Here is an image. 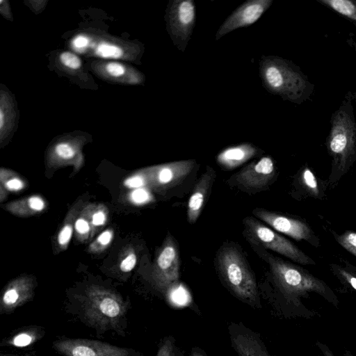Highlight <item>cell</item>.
I'll use <instances>...</instances> for the list:
<instances>
[{"label":"cell","mask_w":356,"mask_h":356,"mask_svg":"<svg viewBox=\"0 0 356 356\" xmlns=\"http://www.w3.org/2000/svg\"><path fill=\"white\" fill-rule=\"evenodd\" d=\"M353 95L348 91L339 107L332 113L330 130L326 139L332 159V173L340 177L356 161V122Z\"/></svg>","instance_id":"6da1fadb"},{"label":"cell","mask_w":356,"mask_h":356,"mask_svg":"<svg viewBox=\"0 0 356 356\" xmlns=\"http://www.w3.org/2000/svg\"><path fill=\"white\" fill-rule=\"evenodd\" d=\"M260 72L264 86L269 92L299 104L311 99L314 84L291 62L279 57H266L261 62Z\"/></svg>","instance_id":"7a4b0ae2"},{"label":"cell","mask_w":356,"mask_h":356,"mask_svg":"<svg viewBox=\"0 0 356 356\" xmlns=\"http://www.w3.org/2000/svg\"><path fill=\"white\" fill-rule=\"evenodd\" d=\"M220 276L240 300L258 305L259 297L254 275L243 254L234 246L222 247L216 257Z\"/></svg>","instance_id":"3957f363"},{"label":"cell","mask_w":356,"mask_h":356,"mask_svg":"<svg viewBox=\"0 0 356 356\" xmlns=\"http://www.w3.org/2000/svg\"><path fill=\"white\" fill-rule=\"evenodd\" d=\"M268 261L277 286L286 296L296 298L316 292L336 304L335 296L324 282L304 269L273 256H270Z\"/></svg>","instance_id":"277c9868"},{"label":"cell","mask_w":356,"mask_h":356,"mask_svg":"<svg viewBox=\"0 0 356 356\" xmlns=\"http://www.w3.org/2000/svg\"><path fill=\"white\" fill-rule=\"evenodd\" d=\"M250 238L267 249L273 250L293 261L307 265L314 261L290 241L264 225L256 218L248 216L243 220Z\"/></svg>","instance_id":"5b68a950"},{"label":"cell","mask_w":356,"mask_h":356,"mask_svg":"<svg viewBox=\"0 0 356 356\" xmlns=\"http://www.w3.org/2000/svg\"><path fill=\"white\" fill-rule=\"evenodd\" d=\"M90 322L98 325H115L124 316L126 309L123 302L111 294H92L83 309Z\"/></svg>","instance_id":"8992f818"},{"label":"cell","mask_w":356,"mask_h":356,"mask_svg":"<svg viewBox=\"0 0 356 356\" xmlns=\"http://www.w3.org/2000/svg\"><path fill=\"white\" fill-rule=\"evenodd\" d=\"M54 348L63 356H129L127 348L96 340L65 339L54 342Z\"/></svg>","instance_id":"52a82bcc"},{"label":"cell","mask_w":356,"mask_h":356,"mask_svg":"<svg viewBox=\"0 0 356 356\" xmlns=\"http://www.w3.org/2000/svg\"><path fill=\"white\" fill-rule=\"evenodd\" d=\"M180 261L178 247L172 236H168L156 261V279L159 286L168 289L178 282Z\"/></svg>","instance_id":"ba28073f"},{"label":"cell","mask_w":356,"mask_h":356,"mask_svg":"<svg viewBox=\"0 0 356 356\" xmlns=\"http://www.w3.org/2000/svg\"><path fill=\"white\" fill-rule=\"evenodd\" d=\"M253 213L274 229L296 240H305L309 243L314 241L312 230L302 221L258 208L253 211Z\"/></svg>","instance_id":"9c48e42d"},{"label":"cell","mask_w":356,"mask_h":356,"mask_svg":"<svg viewBox=\"0 0 356 356\" xmlns=\"http://www.w3.org/2000/svg\"><path fill=\"white\" fill-rule=\"evenodd\" d=\"M272 2V0H252L244 3L220 26L216 39L218 40L236 29L254 23L270 7Z\"/></svg>","instance_id":"30bf717a"},{"label":"cell","mask_w":356,"mask_h":356,"mask_svg":"<svg viewBox=\"0 0 356 356\" xmlns=\"http://www.w3.org/2000/svg\"><path fill=\"white\" fill-rule=\"evenodd\" d=\"M194 165V160L165 163L149 169L148 177L155 188L165 190L178 184L191 172Z\"/></svg>","instance_id":"8fae6325"},{"label":"cell","mask_w":356,"mask_h":356,"mask_svg":"<svg viewBox=\"0 0 356 356\" xmlns=\"http://www.w3.org/2000/svg\"><path fill=\"white\" fill-rule=\"evenodd\" d=\"M275 173L273 160L269 156H264L242 168L236 175V179L243 187L256 190L264 188L274 177Z\"/></svg>","instance_id":"7c38bea8"},{"label":"cell","mask_w":356,"mask_h":356,"mask_svg":"<svg viewBox=\"0 0 356 356\" xmlns=\"http://www.w3.org/2000/svg\"><path fill=\"white\" fill-rule=\"evenodd\" d=\"M195 21V6L191 0L176 1L169 13L170 33L173 38L186 41L192 32Z\"/></svg>","instance_id":"4fadbf2b"},{"label":"cell","mask_w":356,"mask_h":356,"mask_svg":"<svg viewBox=\"0 0 356 356\" xmlns=\"http://www.w3.org/2000/svg\"><path fill=\"white\" fill-rule=\"evenodd\" d=\"M214 177V170L207 166L206 172L202 175L196 184L188 202L187 220L190 224L195 223L198 219Z\"/></svg>","instance_id":"5bb4252c"},{"label":"cell","mask_w":356,"mask_h":356,"mask_svg":"<svg viewBox=\"0 0 356 356\" xmlns=\"http://www.w3.org/2000/svg\"><path fill=\"white\" fill-rule=\"evenodd\" d=\"M257 152L250 144H243L224 149L217 156V161L227 170L234 169L245 163Z\"/></svg>","instance_id":"9a60e30c"},{"label":"cell","mask_w":356,"mask_h":356,"mask_svg":"<svg viewBox=\"0 0 356 356\" xmlns=\"http://www.w3.org/2000/svg\"><path fill=\"white\" fill-rule=\"evenodd\" d=\"M232 346L239 356H270L260 340L248 332L232 335Z\"/></svg>","instance_id":"2e32d148"},{"label":"cell","mask_w":356,"mask_h":356,"mask_svg":"<svg viewBox=\"0 0 356 356\" xmlns=\"http://www.w3.org/2000/svg\"><path fill=\"white\" fill-rule=\"evenodd\" d=\"M31 293L28 284L19 282L8 287L1 301V311L11 312L29 299Z\"/></svg>","instance_id":"e0dca14e"},{"label":"cell","mask_w":356,"mask_h":356,"mask_svg":"<svg viewBox=\"0 0 356 356\" xmlns=\"http://www.w3.org/2000/svg\"><path fill=\"white\" fill-rule=\"evenodd\" d=\"M321 4L330 8L341 15L356 24L355 0H317Z\"/></svg>","instance_id":"ac0fdd59"},{"label":"cell","mask_w":356,"mask_h":356,"mask_svg":"<svg viewBox=\"0 0 356 356\" xmlns=\"http://www.w3.org/2000/svg\"><path fill=\"white\" fill-rule=\"evenodd\" d=\"M123 54L121 47L108 42H101L95 48V54L103 58H120Z\"/></svg>","instance_id":"d6986e66"},{"label":"cell","mask_w":356,"mask_h":356,"mask_svg":"<svg viewBox=\"0 0 356 356\" xmlns=\"http://www.w3.org/2000/svg\"><path fill=\"white\" fill-rule=\"evenodd\" d=\"M338 243L348 252L356 256V232L346 231L337 236Z\"/></svg>","instance_id":"ffe728a7"},{"label":"cell","mask_w":356,"mask_h":356,"mask_svg":"<svg viewBox=\"0 0 356 356\" xmlns=\"http://www.w3.org/2000/svg\"><path fill=\"white\" fill-rule=\"evenodd\" d=\"M60 63L66 67L71 70H78L82 65L80 58L71 51H63L59 56Z\"/></svg>","instance_id":"44dd1931"},{"label":"cell","mask_w":356,"mask_h":356,"mask_svg":"<svg viewBox=\"0 0 356 356\" xmlns=\"http://www.w3.org/2000/svg\"><path fill=\"white\" fill-rule=\"evenodd\" d=\"M156 356H179V351L172 337H168L163 341Z\"/></svg>","instance_id":"7402d4cb"},{"label":"cell","mask_w":356,"mask_h":356,"mask_svg":"<svg viewBox=\"0 0 356 356\" xmlns=\"http://www.w3.org/2000/svg\"><path fill=\"white\" fill-rule=\"evenodd\" d=\"M36 337L32 332H23L16 334L11 341V344L17 347H25L35 341Z\"/></svg>","instance_id":"603a6c76"},{"label":"cell","mask_w":356,"mask_h":356,"mask_svg":"<svg viewBox=\"0 0 356 356\" xmlns=\"http://www.w3.org/2000/svg\"><path fill=\"white\" fill-rule=\"evenodd\" d=\"M302 177L304 185L316 195L318 193V184L313 172L309 168H305L302 172Z\"/></svg>","instance_id":"cb8c5ba5"},{"label":"cell","mask_w":356,"mask_h":356,"mask_svg":"<svg viewBox=\"0 0 356 356\" xmlns=\"http://www.w3.org/2000/svg\"><path fill=\"white\" fill-rule=\"evenodd\" d=\"M55 153L63 159H70L75 155V149L67 143H60L56 145Z\"/></svg>","instance_id":"d4e9b609"},{"label":"cell","mask_w":356,"mask_h":356,"mask_svg":"<svg viewBox=\"0 0 356 356\" xmlns=\"http://www.w3.org/2000/svg\"><path fill=\"white\" fill-rule=\"evenodd\" d=\"M106 73L114 78L122 76L126 72L125 67L118 62H108L105 65Z\"/></svg>","instance_id":"484cf974"},{"label":"cell","mask_w":356,"mask_h":356,"mask_svg":"<svg viewBox=\"0 0 356 356\" xmlns=\"http://www.w3.org/2000/svg\"><path fill=\"white\" fill-rule=\"evenodd\" d=\"M72 44L76 51L82 52L89 47L90 39L84 34H79L72 39Z\"/></svg>","instance_id":"4316f807"},{"label":"cell","mask_w":356,"mask_h":356,"mask_svg":"<svg viewBox=\"0 0 356 356\" xmlns=\"http://www.w3.org/2000/svg\"><path fill=\"white\" fill-rule=\"evenodd\" d=\"M72 235V227L70 225H65L58 235V242L60 245L68 244Z\"/></svg>","instance_id":"83f0119b"},{"label":"cell","mask_w":356,"mask_h":356,"mask_svg":"<svg viewBox=\"0 0 356 356\" xmlns=\"http://www.w3.org/2000/svg\"><path fill=\"white\" fill-rule=\"evenodd\" d=\"M136 260L137 258L134 253L129 254L121 261L120 270L124 273L131 271L135 267Z\"/></svg>","instance_id":"f1b7e54d"},{"label":"cell","mask_w":356,"mask_h":356,"mask_svg":"<svg viewBox=\"0 0 356 356\" xmlns=\"http://www.w3.org/2000/svg\"><path fill=\"white\" fill-rule=\"evenodd\" d=\"M130 199L136 204L144 203L148 200L149 194L143 188H137L131 193Z\"/></svg>","instance_id":"f546056e"},{"label":"cell","mask_w":356,"mask_h":356,"mask_svg":"<svg viewBox=\"0 0 356 356\" xmlns=\"http://www.w3.org/2000/svg\"><path fill=\"white\" fill-rule=\"evenodd\" d=\"M145 184V178L140 175L132 176L124 181V185L129 188H139Z\"/></svg>","instance_id":"4dcf8cb0"},{"label":"cell","mask_w":356,"mask_h":356,"mask_svg":"<svg viewBox=\"0 0 356 356\" xmlns=\"http://www.w3.org/2000/svg\"><path fill=\"white\" fill-rule=\"evenodd\" d=\"M29 204L31 209L35 211H40L44 208L43 200L38 196L31 197L29 200Z\"/></svg>","instance_id":"1f68e13d"},{"label":"cell","mask_w":356,"mask_h":356,"mask_svg":"<svg viewBox=\"0 0 356 356\" xmlns=\"http://www.w3.org/2000/svg\"><path fill=\"white\" fill-rule=\"evenodd\" d=\"M75 229L80 234H87L90 230L88 222L83 218H79L75 222Z\"/></svg>","instance_id":"d6a6232c"},{"label":"cell","mask_w":356,"mask_h":356,"mask_svg":"<svg viewBox=\"0 0 356 356\" xmlns=\"http://www.w3.org/2000/svg\"><path fill=\"white\" fill-rule=\"evenodd\" d=\"M6 186L10 191H17L24 188V184L20 179L14 178L8 180Z\"/></svg>","instance_id":"836d02e7"},{"label":"cell","mask_w":356,"mask_h":356,"mask_svg":"<svg viewBox=\"0 0 356 356\" xmlns=\"http://www.w3.org/2000/svg\"><path fill=\"white\" fill-rule=\"evenodd\" d=\"M339 272L344 280L355 289L356 290V276L352 273L346 271L343 269H339Z\"/></svg>","instance_id":"e575fe53"},{"label":"cell","mask_w":356,"mask_h":356,"mask_svg":"<svg viewBox=\"0 0 356 356\" xmlns=\"http://www.w3.org/2000/svg\"><path fill=\"white\" fill-rule=\"evenodd\" d=\"M113 238L112 232L109 230H106L103 232L97 238V242L100 243L102 245H107L110 243L111 241Z\"/></svg>","instance_id":"d590c367"},{"label":"cell","mask_w":356,"mask_h":356,"mask_svg":"<svg viewBox=\"0 0 356 356\" xmlns=\"http://www.w3.org/2000/svg\"><path fill=\"white\" fill-rule=\"evenodd\" d=\"M106 217L102 211L95 212L92 218V222L94 225L99 226L104 224Z\"/></svg>","instance_id":"8d00e7d4"},{"label":"cell","mask_w":356,"mask_h":356,"mask_svg":"<svg viewBox=\"0 0 356 356\" xmlns=\"http://www.w3.org/2000/svg\"><path fill=\"white\" fill-rule=\"evenodd\" d=\"M319 345V348L321 350L322 353H323L324 356H333L332 354L330 353V351L324 346V345L318 343Z\"/></svg>","instance_id":"74e56055"},{"label":"cell","mask_w":356,"mask_h":356,"mask_svg":"<svg viewBox=\"0 0 356 356\" xmlns=\"http://www.w3.org/2000/svg\"><path fill=\"white\" fill-rule=\"evenodd\" d=\"M191 356H206V355L200 349L196 348L193 350Z\"/></svg>","instance_id":"f35d334b"},{"label":"cell","mask_w":356,"mask_h":356,"mask_svg":"<svg viewBox=\"0 0 356 356\" xmlns=\"http://www.w3.org/2000/svg\"><path fill=\"white\" fill-rule=\"evenodd\" d=\"M353 95L354 100H355V102L356 103V92H353Z\"/></svg>","instance_id":"ab89813d"},{"label":"cell","mask_w":356,"mask_h":356,"mask_svg":"<svg viewBox=\"0 0 356 356\" xmlns=\"http://www.w3.org/2000/svg\"><path fill=\"white\" fill-rule=\"evenodd\" d=\"M1 356H15V355H1Z\"/></svg>","instance_id":"60d3db41"}]
</instances>
